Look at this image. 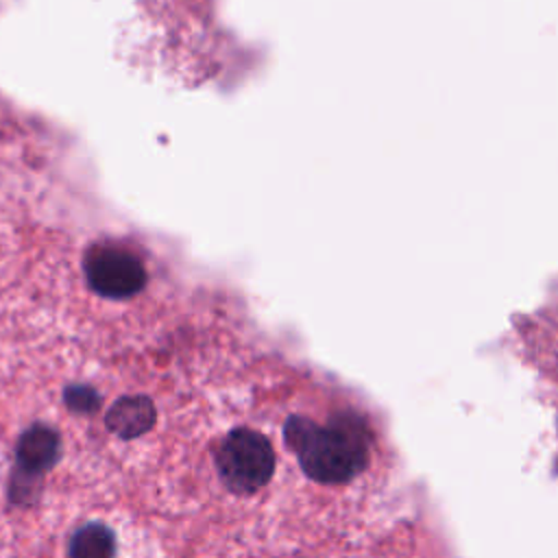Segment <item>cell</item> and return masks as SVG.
I'll use <instances>...</instances> for the list:
<instances>
[{
	"instance_id": "1",
	"label": "cell",
	"mask_w": 558,
	"mask_h": 558,
	"mask_svg": "<svg viewBox=\"0 0 558 558\" xmlns=\"http://www.w3.org/2000/svg\"><path fill=\"white\" fill-rule=\"evenodd\" d=\"M283 440L299 458L303 473L320 484L349 482L368 462V432L355 414H336L327 425L290 416Z\"/></svg>"
},
{
	"instance_id": "2",
	"label": "cell",
	"mask_w": 558,
	"mask_h": 558,
	"mask_svg": "<svg viewBox=\"0 0 558 558\" xmlns=\"http://www.w3.org/2000/svg\"><path fill=\"white\" fill-rule=\"evenodd\" d=\"M216 466L229 490L251 495L270 480L275 471V451L262 432L238 427L220 442Z\"/></svg>"
},
{
	"instance_id": "3",
	"label": "cell",
	"mask_w": 558,
	"mask_h": 558,
	"mask_svg": "<svg viewBox=\"0 0 558 558\" xmlns=\"http://www.w3.org/2000/svg\"><path fill=\"white\" fill-rule=\"evenodd\" d=\"M59 453H61L59 434L50 425L35 423L17 440V447H15L17 471L24 477L39 475L57 464Z\"/></svg>"
},
{
	"instance_id": "4",
	"label": "cell",
	"mask_w": 558,
	"mask_h": 558,
	"mask_svg": "<svg viewBox=\"0 0 558 558\" xmlns=\"http://www.w3.org/2000/svg\"><path fill=\"white\" fill-rule=\"evenodd\" d=\"M107 429L120 438H137L155 423V405L144 395L120 397L107 412Z\"/></svg>"
},
{
	"instance_id": "5",
	"label": "cell",
	"mask_w": 558,
	"mask_h": 558,
	"mask_svg": "<svg viewBox=\"0 0 558 558\" xmlns=\"http://www.w3.org/2000/svg\"><path fill=\"white\" fill-rule=\"evenodd\" d=\"M113 556H116V536L100 521H89L81 525L70 538V558H113Z\"/></svg>"
},
{
	"instance_id": "6",
	"label": "cell",
	"mask_w": 558,
	"mask_h": 558,
	"mask_svg": "<svg viewBox=\"0 0 558 558\" xmlns=\"http://www.w3.org/2000/svg\"><path fill=\"white\" fill-rule=\"evenodd\" d=\"M65 403L74 412H92L94 408H98V395L87 386H70L65 390Z\"/></svg>"
}]
</instances>
